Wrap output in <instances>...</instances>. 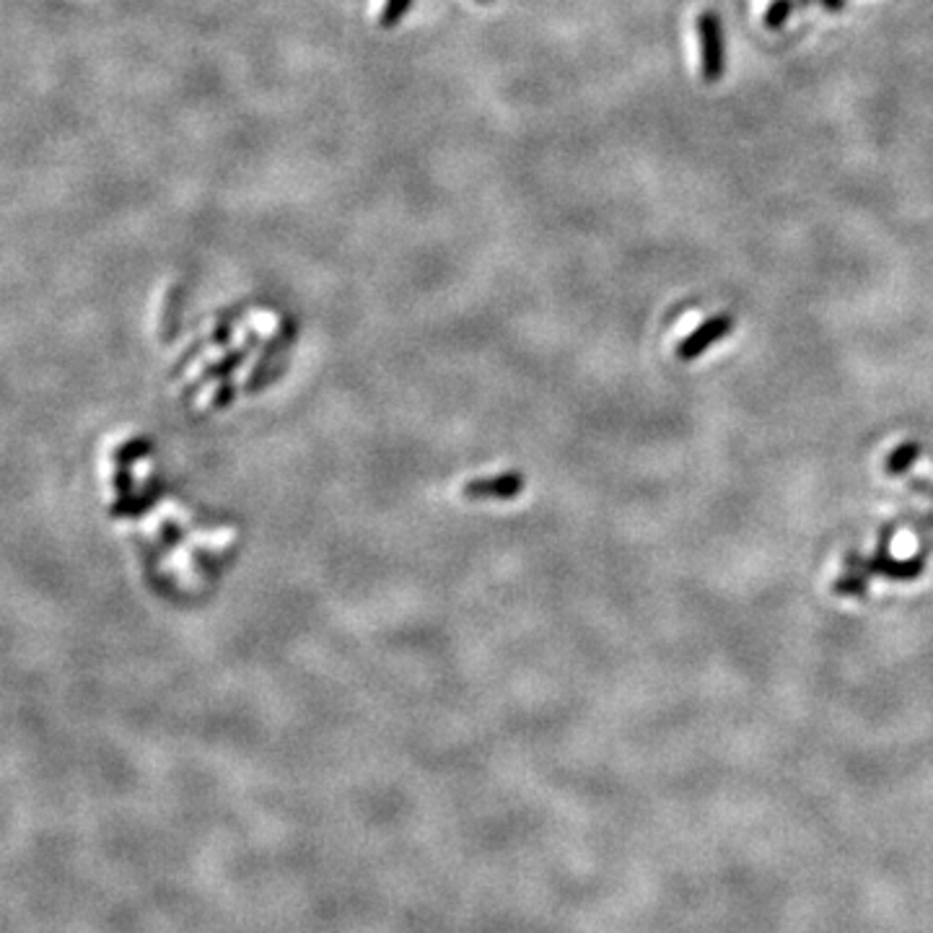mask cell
I'll list each match as a JSON object with an SVG mask.
<instances>
[{"mask_svg": "<svg viewBox=\"0 0 933 933\" xmlns=\"http://www.w3.org/2000/svg\"><path fill=\"white\" fill-rule=\"evenodd\" d=\"M887 534L889 529L882 534L879 550H876L871 558H858L856 553L848 555V560H845V573L838 581L840 594H861V591L866 589V578L874 576V573L897 578V581H910V578L921 576L923 568H926V555H915V558L908 560H895L887 550Z\"/></svg>", "mask_w": 933, "mask_h": 933, "instance_id": "6da1fadb", "label": "cell"}, {"mask_svg": "<svg viewBox=\"0 0 933 933\" xmlns=\"http://www.w3.org/2000/svg\"><path fill=\"white\" fill-rule=\"evenodd\" d=\"M700 42V76L705 83H718L726 73V37L724 24L716 11H703L698 16Z\"/></svg>", "mask_w": 933, "mask_h": 933, "instance_id": "7a4b0ae2", "label": "cell"}, {"mask_svg": "<svg viewBox=\"0 0 933 933\" xmlns=\"http://www.w3.org/2000/svg\"><path fill=\"white\" fill-rule=\"evenodd\" d=\"M734 330V317L731 314H716V317H708L705 322H700L690 335L677 345V358L685 363L695 361L700 358L708 348H713L716 343H721L724 337L731 335Z\"/></svg>", "mask_w": 933, "mask_h": 933, "instance_id": "3957f363", "label": "cell"}, {"mask_svg": "<svg viewBox=\"0 0 933 933\" xmlns=\"http://www.w3.org/2000/svg\"><path fill=\"white\" fill-rule=\"evenodd\" d=\"M918 457H921V444H918V441H905V444L897 446V449L887 457V475H892V477L905 475V472H908L910 467L918 462Z\"/></svg>", "mask_w": 933, "mask_h": 933, "instance_id": "277c9868", "label": "cell"}, {"mask_svg": "<svg viewBox=\"0 0 933 933\" xmlns=\"http://www.w3.org/2000/svg\"><path fill=\"white\" fill-rule=\"evenodd\" d=\"M794 8H796V0H773L768 11H765V19H762L765 29H773L775 32V29L786 26L788 19H791V13H794Z\"/></svg>", "mask_w": 933, "mask_h": 933, "instance_id": "5b68a950", "label": "cell"}, {"mask_svg": "<svg viewBox=\"0 0 933 933\" xmlns=\"http://www.w3.org/2000/svg\"><path fill=\"white\" fill-rule=\"evenodd\" d=\"M410 3H413V0H387L379 16L381 29H394V26L400 24L402 16H405L407 8H410Z\"/></svg>", "mask_w": 933, "mask_h": 933, "instance_id": "8992f818", "label": "cell"}, {"mask_svg": "<svg viewBox=\"0 0 933 933\" xmlns=\"http://www.w3.org/2000/svg\"><path fill=\"white\" fill-rule=\"evenodd\" d=\"M817 3L825 8V11H832V13H838L845 8V0H817Z\"/></svg>", "mask_w": 933, "mask_h": 933, "instance_id": "52a82bcc", "label": "cell"}, {"mask_svg": "<svg viewBox=\"0 0 933 933\" xmlns=\"http://www.w3.org/2000/svg\"><path fill=\"white\" fill-rule=\"evenodd\" d=\"M796 3H801V6H812V3H817V0H796Z\"/></svg>", "mask_w": 933, "mask_h": 933, "instance_id": "ba28073f", "label": "cell"}, {"mask_svg": "<svg viewBox=\"0 0 933 933\" xmlns=\"http://www.w3.org/2000/svg\"><path fill=\"white\" fill-rule=\"evenodd\" d=\"M480 3H490V0H480Z\"/></svg>", "mask_w": 933, "mask_h": 933, "instance_id": "9c48e42d", "label": "cell"}]
</instances>
